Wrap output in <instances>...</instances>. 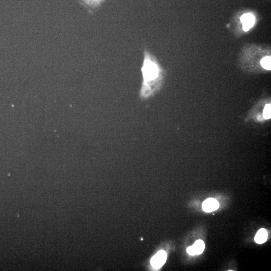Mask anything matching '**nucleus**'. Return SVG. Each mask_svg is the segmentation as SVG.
Wrapping results in <instances>:
<instances>
[{
	"label": "nucleus",
	"instance_id": "obj_2",
	"mask_svg": "<svg viewBox=\"0 0 271 271\" xmlns=\"http://www.w3.org/2000/svg\"><path fill=\"white\" fill-rule=\"evenodd\" d=\"M167 259V254L164 251H159L151 259V263L152 267L156 269L160 268L162 266Z\"/></svg>",
	"mask_w": 271,
	"mask_h": 271
},
{
	"label": "nucleus",
	"instance_id": "obj_9",
	"mask_svg": "<svg viewBox=\"0 0 271 271\" xmlns=\"http://www.w3.org/2000/svg\"><path fill=\"white\" fill-rule=\"evenodd\" d=\"M187 252L189 255H191V256H194V255H196L195 251L194 250L192 246H189V247L187 248Z\"/></svg>",
	"mask_w": 271,
	"mask_h": 271
},
{
	"label": "nucleus",
	"instance_id": "obj_6",
	"mask_svg": "<svg viewBox=\"0 0 271 271\" xmlns=\"http://www.w3.org/2000/svg\"><path fill=\"white\" fill-rule=\"evenodd\" d=\"M192 246L195 251V254L200 255L203 253L204 250L205 249V244L203 241L199 240L194 243Z\"/></svg>",
	"mask_w": 271,
	"mask_h": 271
},
{
	"label": "nucleus",
	"instance_id": "obj_7",
	"mask_svg": "<svg viewBox=\"0 0 271 271\" xmlns=\"http://www.w3.org/2000/svg\"><path fill=\"white\" fill-rule=\"evenodd\" d=\"M261 65L263 68L267 70H271V57L267 56L264 57L261 60Z\"/></svg>",
	"mask_w": 271,
	"mask_h": 271
},
{
	"label": "nucleus",
	"instance_id": "obj_5",
	"mask_svg": "<svg viewBox=\"0 0 271 271\" xmlns=\"http://www.w3.org/2000/svg\"><path fill=\"white\" fill-rule=\"evenodd\" d=\"M268 239V233L265 229H261L259 230L255 237V241L259 244H262L267 241Z\"/></svg>",
	"mask_w": 271,
	"mask_h": 271
},
{
	"label": "nucleus",
	"instance_id": "obj_3",
	"mask_svg": "<svg viewBox=\"0 0 271 271\" xmlns=\"http://www.w3.org/2000/svg\"><path fill=\"white\" fill-rule=\"evenodd\" d=\"M240 21L243 24V31H248L255 24V18L252 14L246 13L241 17Z\"/></svg>",
	"mask_w": 271,
	"mask_h": 271
},
{
	"label": "nucleus",
	"instance_id": "obj_1",
	"mask_svg": "<svg viewBox=\"0 0 271 271\" xmlns=\"http://www.w3.org/2000/svg\"><path fill=\"white\" fill-rule=\"evenodd\" d=\"M142 72L143 81L140 97L143 99H146L152 95L153 92V82L158 77L159 73L158 66L152 60L148 52L145 51L144 53Z\"/></svg>",
	"mask_w": 271,
	"mask_h": 271
},
{
	"label": "nucleus",
	"instance_id": "obj_4",
	"mask_svg": "<svg viewBox=\"0 0 271 271\" xmlns=\"http://www.w3.org/2000/svg\"><path fill=\"white\" fill-rule=\"evenodd\" d=\"M219 203L218 201L213 198L206 199L202 204V209L207 213H210L218 209Z\"/></svg>",
	"mask_w": 271,
	"mask_h": 271
},
{
	"label": "nucleus",
	"instance_id": "obj_8",
	"mask_svg": "<svg viewBox=\"0 0 271 271\" xmlns=\"http://www.w3.org/2000/svg\"><path fill=\"white\" fill-rule=\"evenodd\" d=\"M271 104H266L265 108H264V112H263V116L265 119H269L271 117Z\"/></svg>",
	"mask_w": 271,
	"mask_h": 271
}]
</instances>
